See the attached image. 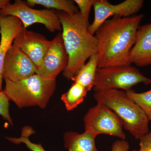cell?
I'll list each match as a JSON object with an SVG mask.
<instances>
[{"label": "cell", "mask_w": 151, "mask_h": 151, "mask_svg": "<svg viewBox=\"0 0 151 151\" xmlns=\"http://www.w3.org/2000/svg\"><path fill=\"white\" fill-rule=\"evenodd\" d=\"M143 14L127 17L114 16L96 31L98 68L131 65L129 54L134 44Z\"/></svg>", "instance_id": "1"}, {"label": "cell", "mask_w": 151, "mask_h": 151, "mask_svg": "<svg viewBox=\"0 0 151 151\" xmlns=\"http://www.w3.org/2000/svg\"><path fill=\"white\" fill-rule=\"evenodd\" d=\"M62 28V38L68 55V63L63 73L71 80L92 55L97 54V42L94 35L88 30L89 23L79 12L68 14L56 12Z\"/></svg>", "instance_id": "2"}, {"label": "cell", "mask_w": 151, "mask_h": 151, "mask_svg": "<svg viewBox=\"0 0 151 151\" xmlns=\"http://www.w3.org/2000/svg\"><path fill=\"white\" fill-rule=\"evenodd\" d=\"M95 92L94 97L97 103L105 105L116 113L124 129L136 139H140L150 132V121L145 113L126 91L110 89Z\"/></svg>", "instance_id": "3"}, {"label": "cell", "mask_w": 151, "mask_h": 151, "mask_svg": "<svg viewBox=\"0 0 151 151\" xmlns=\"http://www.w3.org/2000/svg\"><path fill=\"white\" fill-rule=\"evenodd\" d=\"M4 81L3 91L9 100L19 108L32 106L46 108L56 88V80L45 78L37 73L17 82Z\"/></svg>", "instance_id": "4"}, {"label": "cell", "mask_w": 151, "mask_h": 151, "mask_svg": "<svg viewBox=\"0 0 151 151\" xmlns=\"http://www.w3.org/2000/svg\"><path fill=\"white\" fill-rule=\"evenodd\" d=\"M139 83L149 85L151 79L131 65H117L97 68L93 87L95 92L110 89L127 92Z\"/></svg>", "instance_id": "5"}, {"label": "cell", "mask_w": 151, "mask_h": 151, "mask_svg": "<svg viewBox=\"0 0 151 151\" xmlns=\"http://www.w3.org/2000/svg\"><path fill=\"white\" fill-rule=\"evenodd\" d=\"M0 14L4 17L13 16L18 18L24 28L35 23L41 24L50 32L62 30V26L56 12L52 10L35 9L28 5L26 2L16 0L9 4L0 11Z\"/></svg>", "instance_id": "6"}, {"label": "cell", "mask_w": 151, "mask_h": 151, "mask_svg": "<svg viewBox=\"0 0 151 151\" xmlns=\"http://www.w3.org/2000/svg\"><path fill=\"white\" fill-rule=\"evenodd\" d=\"M84 132L96 136L103 134L125 140L124 125L120 118L113 111L103 104L97 105L88 110L84 117Z\"/></svg>", "instance_id": "7"}, {"label": "cell", "mask_w": 151, "mask_h": 151, "mask_svg": "<svg viewBox=\"0 0 151 151\" xmlns=\"http://www.w3.org/2000/svg\"><path fill=\"white\" fill-rule=\"evenodd\" d=\"M143 0H126L117 4H112L107 0H96L93 5L94 21L88 27L89 32L94 35L105 21L112 16L127 17L134 15L142 8Z\"/></svg>", "instance_id": "8"}, {"label": "cell", "mask_w": 151, "mask_h": 151, "mask_svg": "<svg viewBox=\"0 0 151 151\" xmlns=\"http://www.w3.org/2000/svg\"><path fill=\"white\" fill-rule=\"evenodd\" d=\"M68 60L62 33H58L50 41L41 64L37 68V74L45 78L56 80L58 76L65 70Z\"/></svg>", "instance_id": "9"}, {"label": "cell", "mask_w": 151, "mask_h": 151, "mask_svg": "<svg viewBox=\"0 0 151 151\" xmlns=\"http://www.w3.org/2000/svg\"><path fill=\"white\" fill-rule=\"evenodd\" d=\"M37 68L29 58L12 45L7 52L3 68V78L17 82L37 73Z\"/></svg>", "instance_id": "10"}, {"label": "cell", "mask_w": 151, "mask_h": 151, "mask_svg": "<svg viewBox=\"0 0 151 151\" xmlns=\"http://www.w3.org/2000/svg\"><path fill=\"white\" fill-rule=\"evenodd\" d=\"M50 43L43 35L23 27L14 39L13 45L27 55L38 68Z\"/></svg>", "instance_id": "11"}, {"label": "cell", "mask_w": 151, "mask_h": 151, "mask_svg": "<svg viewBox=\"0 0 151 151\" xmlns=\"http://www.w3.org/2000/svg\"><path fill=\"white\" fill-rule=\"evenodd\" d=\"M129 60L139 67L151 65V23L139 27Z\"/></svg>", "instance_id": "12"}, {"label": "cell", "mask_w": 151, "mask_h": 151, "mask_svg": "<svg viewBox=\"0 0 151 151\" xmlns=\"http://www.w3.org/2000/svg\"><path fill=\"white\" fill-rule=\"evenodd\" d=\"M23 27L21 21L13 16L0 14V92L3 91V68L7 52L13 45L14 39Z\"/></svg>", "instance_id": "13"}, {"label": "cell", "mask_w": 151, "mask_h": 151, "mask_svg": "<svg viewBox=\"0 0 151 151\" xmlns=\"http://www.w3.org/2000/svg\"><path fill=\"white\" fill-rule=\"evenodd\" d=\"M97 137L89 132H67L63 135L64 147L68 151H99L95 144Z\"/></svg>", "instance_id": "14"}, {"label": "cell", "mask_w": 151, "mask_h": 151, "mask_svg": "<svg viewBox=\"0 0 151 151\" xmlns=\"http://www.w3.org/2000/svg\"><path fill=\"white\" fill-rule=\"evenodd\" d=\"M98 68V57L97 53L89 58L71 80L81 84L88 91H90L94 86V78Z\"/></svg>", "instance_id": "15"}, {"label": "cell", "mask_w": 151, "mask_h": 151, "mask_svg": "<svg viewBox=\"0 0 151 151\" xmlns=\"http://www.w3.org/2000/svg\"><path fill=\"white\" fill-rule=\"evenodd\" d=\"M88 92L81 84L74 82L67 92L61 95V100L67 111H71L84 101Z\"/></svg>", "instance_id": "16"}, {"label": "cell", "mask_w": 151, "mask_h": 151, "mask_svg": "<svg viewBox=\"0 0 151 151\" xmlns=\"http://www.w3.org/2000/svg\"><path fill=\"white\" fill-rule=\"evenodd\" d=\"M26 3L29 6H42L47 9H55L70 14L79 12L76 4L71 0H27Z\"/></svg>", "instance_id": "17"}, {"label": "cell", "mask_w": 151, "mask_h": 151, "mask_svg": "<svg viewBox=\"0 0 151 151\" xmlns=\"http://www.w3.org/2000/svg\"><path fill=\"white\" fill-rule=\"evenodd\" d=\"M35 133V132L32 127L29 126H26L23 128L21 135L20 137H7L6 139L11 143L15 145L24 144L31 151H46L44 149L40 143L36 144V143L32 142L29 139L30 136Z\"/></svg>", "instance_id": "18"}, {"label": "cell", "mask_w": 151, "mask_h": 151, "mask_svg": "<svg viewBox=\"0 0 151 151\" xmlns=\"http://www.w3.org/2000/svg\"><path fill=\"white\" fill-rule=\"evenodd\" d=\"M126 92L128 96L140 107L149 121H151V89L142 93H137L132 89Z\"/></svg>", "instance_id": "19"}, {"label": "cell", "mask_w": 151, "mask_h": 151, "mask_svg": "<svg viewBox=\"0 0 151 151\" xmlns=\"http://www.w3.org/2000/svg\"><path fill=\"white\" fill-rule=\"evenodd\" d=\"M0 116L12 126L13 122L9 112V100L4 91L0 92Z\"/></svg>", "instance_id": "20"}, {"label": "cell", "mask_w": 151, "mask_h": 151, "mask_svg": "<svg viewBox=\"0 0 151 151\" xmlns=\"http://www.w3.org/2000/svg\"><path fill=\"white\" fill-rule=\"evenodd\" d=\"M73 1L78 7L81 16L86 22L89 23V14L96 0H74Z\"/></svg>", "instance_id": "21"}, {"label": "cell", "mask_w": 151, "mask_h": 151, "mask_svg": "<svg viewBox=\"0 0 151 151\" xmlns=\"http://www.w3.org/2000/svg\"><path fill=\"white\" fill-rule=\"evenodd\" d=\"M129 143L125 140L121 139L113 143L111 151H129Z\"/></svg>", "instance_id": "22"}, {"label": "cell", "mask_w": 151, "mask_h": 151, "mask_svg": "<svg viewBox=\"0 0 151 151\" xmlns=\"http://www.w3.org/2000/svg\"><path fill=\"white\" fill-rule=\"evenodd\" d=\"M140 148L151 147V132H149L139 140Z\"/></svg>", "instance_id": "23"}, {"label": "cell", "mask_w": 151, "mask_h": 151, "mask_svg": "<svg viewBox=\"0 0 151 151\" xmlns=\"http://www.w3.org/2000/svg\"><path fill=\"white\" fill-rule=\"evenodd\" d=\"M10 3L11 1L9 0H0V11Z\"/></svg>", "instance_id": "24"}, {"label": "cell", "mask_w": 151, "mask_h": 151, "mask_svg": "<svg viewBox=\"0 0 151 151\" xmlns=\"http://www.w3.org/2000/svg\"><path fill=\"white\" fill-rule=\"evenodd\" d=\"M133 151H151V147L145 148H140L139 150H134Z\"/></svg>", "instance_id": "25"}]
</instances>
